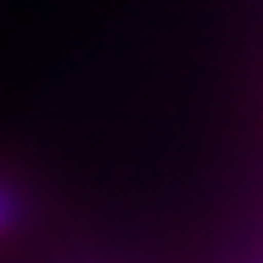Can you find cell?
<instances>
[{"mask_svg":"<svg viewBox=\"0 0 263 263\" xmlns=\"http://www.w3.org/2000/svg\"><path fill=\"white\" fill-rule=\"evenodd\" d=\"M18 217H23V194H18V185L0 180V236H5Z\"/></svg>","mask_w":263,"mask_h":263,"instance_id":"obj_1","label":"cell"}]
</instances>
